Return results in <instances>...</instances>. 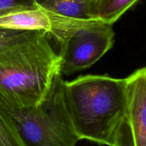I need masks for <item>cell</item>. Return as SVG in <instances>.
Returning a JSON list of instances; mask_svg holds the SVG:
<instances>
[{
    "label": "cell",
    "instance_id": "cell-6",
    "mask_svg": "<svg viewBox=\"0 0 146 146\" xmlns=\"http://www.w3.org/2000/svg\"><path fill=\"white\" fill-rule=\"evenodd\" d=\"M96 19L64 17L37 6L0 14V27L26 31H46L54 39L88 25Z\"/></svg>",
    "mask_w": 146,
    "mask_h": 146
},
{
    "label": "cell",
    "instance_id": "cell-2",
    "mask_svg": "<svg viewBox=\"0 0 146 146\" xmlns=\"http://www.w3.org/2000/svg\"><path fill=\"white\" fill-rule=\"evenodd\" d=\"M50 37L38 31L0 55V92L17 104H41L61 73V59Z\"/></svg>",
    "mask_w": 146,
    "mask_h": 146
},
{
    "label": "cell",
    "instance_id": "cell-3",
    "mask_svg": "<svg viewBox=\"0 0 146 146\" xmlns=\"http://www.w3.org/2000/svg\"><path fill=\"white\" fill-rule=\"evenodd\" d=\"M62 74L54 79L44 101L24 106L0 92V108L8 117L24 146H76V135L64 102Z\"/></svg>",
    "mask_w": 146,
    "mask_h": 146
},
{
    "label": "cell",
    "instance_id": "cell-9",
    "mask_svg": "<svg viewBox=\"0 0 146 146\" xmlns=\"http://www.w3.org/2000/svg\"><path fill=\"white\" fill-rule=\"evenodd\" d=\"M38 31L17 30L0 27V55L36 34Z\"/></svg>",
    "mask_w": 146,
    "mask_h": 146
},
{
    "label": "cell",
    "instance_id": "cell-1",
    "mask_svg": "<svg viewBox=\"0 0 146 146\" xmlns=\"http://www.w3.org/2000/svg\"><path fill=\"white\" fill-rule=\"evenodd\" d=\"M64 102L79 140L111 146L126 106L125 78L81 75L64 81Z\"/></svg>",
    "mask_w": 146,
    "mask_h": 146
},
{
    "label": "cell",
    "instance_id": "cell-12",
    "mask_svg": "<svg viewBox=\"0 0 146 146\" xmlns=\"http://www.w3.org/2000/svg\"><path fill=\"white\" fill-rule=\"evenodd\" d=\"M86 1L87 3H88V4H89L90 6V8H91V6L93 5V4H96V3L98 2L99 1H101V0H85Z\"/></svg>",
    "mask_w": 146,
    "mask_h": 146
},
{
    "label": "cell",
    "instance_id": "cell-7",
    "mask_svg": "<svg viewBox=\"0 0 146 146\" xmlns=\"http://www.w3.org/2000/svg\"><path fill=\"white\" fill-rule=\"evenodd\" d=\"M140 0H101L90 8L92 19L113 25L128 10Z\"/></svg>",
    "mask_w": 146,
    "mask_h": 146
},
{
    "label": "cell",
    "instance_id": "cell-11",
    "mask_svg": "<svg viewBox=\"0 0 146 146\" xmlns=\"http://www.w3.org/2000/svg\"><path fill=\"white\" fill-rule=\"evenodd\" d=\"M33 0H0V14L12 10L35 7Z\"/></svg>",
    "mask_w": 146,
    "mask_h": 146
},
{
    "label": "cell",
    "instance_id": "cell-10",
    "mask_svg": "<svg viewBox=\"0 0 146 146\" xmlns=\"http://www.w3.org/2000/svg\"><path fill=\"white\" fill-rule=\"evenodd\" d=\"M0 146H24L13 125L0 108Z\"/></svg>",
    "mask_w": 146,
    "mask_h": 146
},
{
    "label": "cell",
    "instance_id": "cell-4",
    "mask_svg": "<svg viewBox=\"0 0 146 146\" xmlns=\"http://www.w3.org/2000/svg\"><path fill=\"white\" fill-rule=\"evenodd\" d=\"M59 45L60 72L69 74L89 68L113 47V25L96 20L55 39Z\"/></svg>",
    "mask_w": 146,
    "mask_h": 146
},
{
    "label": "cell",
    "instance_id": "cell-8",
    "mask_svg": "<svg viewBox=\"0 0 146 146\" xmlns=\"http://www.w3.org/2000/svg\"><path fill=\"white\" fill-rule=\"evenodd\" d=\"M36 6L64 17L92 19L90 6L85 0H33Z\"/></svg>",
    "mask_w": 146,
    "mask_h": 146
},
{
    "label": "cell",
    "instance_id": "cell-5",
    "mask_svg": "<svg viewBox=\"0 0 146 146\" xmlns=\"http://www.w3.org/2000/svg\"><path fill=\"white\" fill-rule=\"evenodd\" d=\"M125 80V111L111 146H146V68Z\"/></svg>",
    "mask_w": 146,
    "mask_h": 146
}]
</instances>
